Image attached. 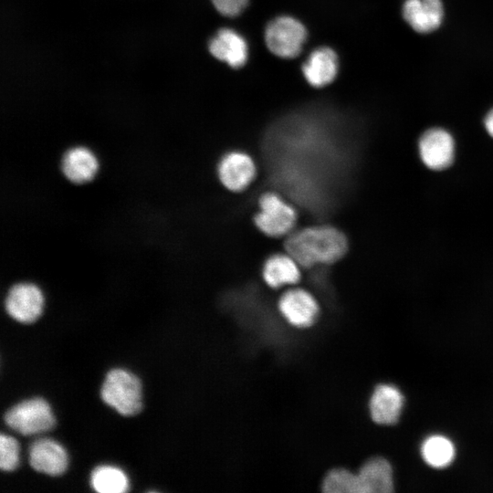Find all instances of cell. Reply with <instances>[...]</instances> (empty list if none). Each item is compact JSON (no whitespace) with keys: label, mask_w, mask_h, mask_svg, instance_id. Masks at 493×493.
<instances>
[{"label":"cell","mask_w":493,"mask_h":493,"mask_svg":"<svg viewBox=\"0 0 493 493\" xmlns=\"http://www.w3.org/2000/svg\"><path fill=\"white\" fill-rule=\"evenodd\" d=\"M215 8L225 16H236L246 7L248 0H211Z\"/></svg>","instance_id":"22"},{"label":"cell","mask_w":493,"mask_h":493,"mask_svg":"<svg viewBox=\"0 0 493 493\" xmlns=\"http://www.w3.org/2000/svg\"><path fill=\"white\" fill-rule=\"evenodd\" d=\"M326 493H362L357 473L345 468H335L327 473L322 481Z\"/></svg>","instance_id":"20"},{"label":"cell","mask_w":493,"mask_h":493,"mask_svg":"<svg viewBox=\"0 0 493 493\" xmlns=\"http://www.w3.org/2000/svg\"><path fill=\"white\" fill-rule=\"evenodd\" d=\"M444 14L442 0H405L402 7L404 21L421 34L436 30L443 22Z\"/></svg>","instance_id":"9"},{"label":"cell","mask_w":493,"mask_h":493,"mask_svg":"<svg viewBox=\"0 0 493 493\" xmlns=\"http://www.w3.org/2000/svg\"><path fill=\"white\" fill-rule=\"evenodd\" d=\"M282 316L292 326L307 328L312 325L319 314V306L308 291L301 288L288 290L278 301Z\"/></svg>","instance_id":"8"},{"label":"cell","mask_w":493,"mask_h":493,"mask_svg":"<svg viewBox=\"0 0 493 493\" xmlns=\"http://www.w3.org/2000/svg\"><path fill=\"white\" fill-rule=\"evenodd\" d=\"M90 485L100 493H123L130 488L126 474L117 467L108 465L99 466L92 471Z\"/></svg>","instance_id":"18"},{"label":"cell","mask_w":493,"mask_h":493,"mask_svg":"<svg viewBox=\"0 0 493 493\" xmlns=\"http://www.w3.org/2000/svg\"><path fill=\"white\" fill-rule=\"evenodd\" d=\"M302 73L309 85L321 88L331 83L338 73V58L334 50L320 47L313 50L302 65Z\"/></svg>","instance_id":"14"},{"label":"cell","mask_w":493,"mask_h":493,"mask_svg":"<svg viewBox=\"0 0 493 493\" xmlns=\"http://www.w3.org/2000/svg\"><path fill=\"white\" fill-rule=\"evenodd\" d=\"M347 247L345 236L328 226L299 230L286 241L288 255L303 267L334 263L343 257Z\"/></svg>","instance_id":"1"},{"label":"cell","mask_w":493,"mask_h":493,"mask_svg":"<svg viewBox=\"0 0 493 493\" xmlns=\"http://www.w3.org/2000/svg\"><path fill=\"white\" fill-rule=\"evenodd\" d=\"M208 49L213 57L234 68H241L248 58L246 39L232 28L219 29L209 40Z\"/></svg>","instance_id":"10"},{"label":"cell","mask_w":493,"mask_h":493,"mask_svg":"<svg viewBox=\"0 0 493 493\" xmlns=\"http://www.w3.org/2000/svg\"><path fill=\"white\" fill-rule=\"evenodd\" d=\"M218 174L222 184L227 189L241 191L254 179L256 166L247 154L232 152L221 160Z\"/></svg>","instance_id":"13"},{"label":"cell","mask_w":493,"mask_h":493,"mask_svg":"<svg viewBox=\"0 0 493 493\" xmlns=\"http://www.w3.org/2000/svg\"><path fill=\"white\" fill-rule=\"evenodd\" d=\"M5 306L6 312L14 320L31 323L42 314L44 296L41 289L33 283H16L8 290Z\"/></svg>","instance_id":"7"},{"label":"cell","mask_w":493,"mask_h":493,"mask_svg":"<svg viewBox=\"0 0 493 493\" xmlns=\"http://www.w3.org/2000/svg\"><path fill=\"white\" fill-rule=\"evenodd\" d=\"M259 208L255 223L267 236H283L295 225V210L274 193H266L260 197Z\"/></svg>","instance_id":"5"},{"label":"cell","mask_w":493,"mask_h":493,"mask_svg":"<svg viewBox=\"0 0 493 493\" xmlns=\"http://www.w3.org/2000/svg\"><path fill=\"white\" fill-rule=\"evenodd\" d=\"M403 405V394L395 386L379 384L370 399V414L379 425H393L399 419Z\"/></svg>","instance_id":"15"},{"label":"cell","mask_w":493,"mask_h":493,"mask_svg":"<svg viewBox=\"0 0 493 493\" xmlns=\"http://www.w3.org/2000/svg\"><path fill=\"white\" fill-rule=\"evenodd\" d=\"M19 445L12 436H0V467L4 471H13L19 466Z\"/></svg>","instance_id":"21"},{"label":"cell","mask_w":493,"mask_h":493,"mask_svg":"<svg viewBox=\"0 0 493 493\" xmlns=\"http://www.w3.org/2000/svg\"><path fill=\"white\" fill-rule=\"evenodd\" d=\"M5 422L16 432L30 435L51 430L56 418L49 404L43 398L35 397L10 408L5 414Z\"/></svg>","instance_id":"3"},{"label":"cell","mask_w":493,"mask_h":493,"mask_svg":"<svg viewBox=\"0 0 493 493\" xmlns=\"http://www.w3.org/2000/svg\"><path fill=\"white\" fill-rule=\"evenodd\" d=\"M298 263L286 255H274L264 265L263 277L271 288H279L287 284L297 283L300 278Z\"/></svg>","instance_id":"17"},{"label":"cell","mask_w":493,"mask_h":493,"mask_svg":"<svg viewBox=\"0 0 493 493\" xmlns=\"http://www.w3.org/2000/svg\"><path fill=\"white\" fill-rule=\"evenodd\" d=\"M101 399L124 416H131L142 408V389L140 379L124 369L110 370L102 383Z\"/></svg>","instance_id":"2"},{"label":"cell","mask_w":493,"mask_h":493,"mask_svg":"<svg viewBox=\"0 0 493 493\" xmlns=\"http://www.w3.org/2000/svg\"><path fill=\"white\" fill-rule=\"evenodd\" d=\"M418 152L423 163L434 171L448 168L455 158V141L443 128L425 131L418 141Z\"/></svg>","instance_id":"6"},{"label":"cell","mask_w":493,"mask_h":493,"mask_svg":"<svg viewBox=\"0 0 493 493\" xmlns=\"http://www.w3.org/2000/svg\"><path fill=\"white\" fill-rule=\"evenodd\" d=\"M29 463L38 472L59 476L68 465V456L65 448L50 438H39L29 448Z\"/></svg>","instance_id":"11"},{"label":"cell","mask_w":493,"mask_h":493,"mask_svg":"<svg viewBox=\"0 0 493 493\" xmlns=\"http://www.w3.org/2000/svg\"><path fill=\"white\" fill-rule=\"evenodd\" d=\"M60 170L67 180L72 184H82L95 177L99 170V161L88 147L74 146L62 155Z\"/></svg>","instance_id":"12"},{"label":"cell","mask_w":493,"mask_h":493,"mask_svg":"<svg viewBox=\"0 0 493 493\" xmlns=\"http://www.w3.org/2000/svg\"><path fill=\"white\" fill-rule=\"evenodd\" d=\"M421 454L427 465L435 468H443L453 461L455 446L447 437L435 435L423 442Z\"/></svg>","instance_id":"19"},{"label":"cell","mask_w":493,"mask_h":493,"mask_svg":"<svg viewBox=\"0 0 493 493\" xmlns=\"http://www.w3.org/2000/svg\"><path fill=\"white\" fill-rule=\"evenodd\" d=\"M357 475L362 493H389L393 490V469L383 457L366 461Z\"/></svg>","instance_id":"16"},{"label":"cell","mask_w":493,"mask_h":493,"mask_svg":"<svg viewBox=\"0 0 493 493\" xmlns=\"http://www.w3.org/2000/svg\"><path fill=\"white\" fill-rule=\"evenodd\" d=\"M484 126L488 135L493 138V108L485 116Z\"/></svg>","instance_id":"23"},{"label":"cell","mask_w":493,"mask_h":493,"mask_svg":"<svg viewBox=\"0 0 493 493\" xmlns=\"http://www.w3.org/2000/svg\"><path fill=\"white\" fill-rule=\"evenodd\" d=\"M307 39L305 26L296 18L281 16L271 20L265 29L267 48L283 58L297 57Z\"/></svg>","instance_id":"4"}]
</instances>
